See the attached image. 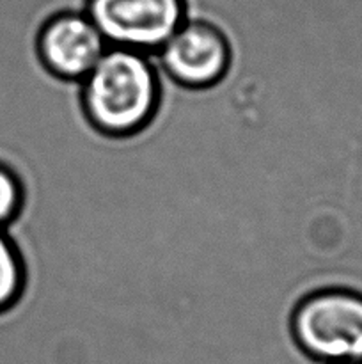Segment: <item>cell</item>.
I'll return each instance as SVG.
<instances>
[{
    "instance_id": "1",
    "label": "cell",
    "mask_w": 362,
    "mask_h": 364,
    "mask_svg": "<svg viewBox=\"0 0 362 364\" xmlns=\"http://www.w3.org/2000/svg\"><path fill=\"white\" fill-rule=\"evenodd\" d=\"M80 84L85 117L109 137L138 134L160 107L158 71L148 53L109 46Z\"/></svg>"
},
{
    "instance_id": "2",
    "label": "cell",
    "mask_w": 362,
    "mask_h": 364,
    "mask_svg": "<svg viewBox=\"0 0 362 364\" xmlns=\"http://www.w3.org/2000/svg\"><path fill=\"white\" fill-rule=\"evenodd\" d=\"M302 350L329 364L362 361V294L325 288L307 295L291 313Z\"/></svg>"
},
{
    "instance_id": "3",
    "label": "cell",
    "mask_w": 362,
    "mask_h": 364,
    "mask_svg": "<svg viewBox=\"0 0 362 364\" xmlns=\"http://www.w3.org/2000/svg\"><path fill=\"white\" fill-rule=\"evenodd\" d=\"M85 13L109 46L148 55L188 20L187 0H87Z\"/></svg>"
},
{
    "instance_id": "4",
    "label": "cell",
    "mask_w": 362,
    "mask_h": 364,
    "mask_svg": "<svg viewBox=\"0 0 362 364\" xmlns=\"http://www.w3.org/2000/svg\"><path fill=\"white\" fill-rule=\"evenodd\" d=\"M155 55L162 70L188 89L220 84L231 66V45L226 34L206 20L185 21Z\"/></svg>"
},
{
    "instance_id": "5",
    "label": "cell",
    "mask_w": 362,
    "mask_h": 364,
    "mask_svg": "<svg viewBox=\"0 0 362 364\" xmlns=\"http://www.w3.org/2000/svg\"><path fill=\"white\" fill-rule=\"evenodd\" d=\"M45 70L67 82H82L109 48L85 11H59L41 25L35 41Z\"/></svg>"
},
{
    "instance_id": "6",
    "label": "cell",
    "mask_w": 362,
    "mask_h": 364,
    "mask_svg": "<svg viewBox=\"0 0 362 364\" xmlns=\"http://www.w3.org/2000/svg\"><path fill=\"white\" fill-rule=\"evenodd\" d=\"M27 284V269L16 242L0 228V315L20 302Z\"/></svg>"
},
{
    "instance_id": "7",
    "label": "cell",
    "mask_w": 362,
    "mask_h": 364,
    "mask_svg": "<svg viewBox=\"0 0 362 364\" xmlns=\"http://www.w3.org/2000/svg\"><path fill=\"white\" fill-rule=\"evenodd\" d=\"M25 203V188L16 171L0 162V228L7 226L18 219Z\"/></svg>"
},
{
    "instance_id": "8",
    "label": "cell",
    "mask_w": 362,
    "mask_h": 364,
    "mask_svg": "<svg viewBox=\"0 0 362 364\" xmlns=\"http://www.w3.org/2000/svg\"><path fill=\"white\" fill-rule=\"evenodd\" d=\"M336 364H362V361H346V363H336Z\"/></svg>"
}]
</instances>
